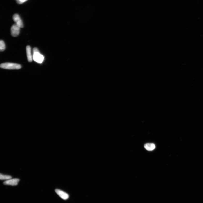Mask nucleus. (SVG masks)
<instances>
[{
    "instance_id": "8",
    "label": "nucleus",
    "mask_w": 203,
    "mask_h": 203,
    "mask_svg": "<svg viewBox=\"0 0 203 203\" xmlns=\"http://www.w3.org/2000/svg\"><path fill=\"white\" fill-rule=\"evenodd\" d=\"M144 147L148 151H153L155 148V146L153 143L146 144Z\"/></svg>"
},
{
    "instance_id": "1",
    "label": "nucleus",
    "mask_w": 203,
    "mask_h": 203,
    "mask_svg": "<svg viewBox=\"0 0 203 203\" xmlns=\"http://www.w3.org/2000/svg\"><path fill=\"white\" fill-rule=\"evenodd\" d=\"M33 52V57L34 61L38 63H42L44 61V57L41 54L39 50L37 48H34Z\"/></svg>"
},
{
    "instance_id": "3",
    "label": "nucleus",
    "mask_w": 203,
    "mask_h": 203,
    "mask_svg": "<svg viewBox=\"0 0 203 203\" xmlns=\"http://www.w3.org/2000/svg\"><path fill=\"white\" fill-rule=\"evenodd\" d=\"M21 28L16 24L13 25L11 28V33L13 37H16L18 36L20 33Z\"/></svg>"
},
{
    "instance_id": "7",
    "label": "nucleus",
    "mask_w": 203,
    "mask_h": 203,
    "mask_svg": "<svg viewBox=\"0 0 203 203\" xmlns=\"http://www.w3.org/2000/svg\"><path fill=\"white\" fill-rule=\"evenodd\" d=\"M26 50L27 59L28 62H31L32 61L33 57L32 55L31 49L30 46H28L26 47Z\"/></svg>"
},
{
    "instance_id": "11",
    "label": "nucleus",
    "mask_w": 203,
    "mask_h": 203,
    "mask_svg": "<svg viewBox=\"0 0 203 203\" xmlns=\"http://www.w3.org/2000/svg\"><path fill=\"white\" fill-rule=\"evenodd\" d=\"M27 1L28 0H16L17 4H23Z\"/></svg>"
},
{
    "instance_id": "4",
    "label": "nucleus",
    "mask_w": 203,
    "mask_h": 203,
    "mask_svg": "<svg viewBox=\"0 0 203 203\" xmlns=\"http://www.w3.org/2000/svg\"><path fill=\"white\" fill-rule=\"evenodd\" d=\"M13 19L15 22V24L20 28L23 27V21L20 16L17 14L14 15L13 17Z\"/></svg>"
},
{
    "instance_id": "6",
    "label": "nucleus",
    "mask_w": 203,
    "mask_h": 203,
    "mask_svg": "<svg viewBox=\"0 0 203 203\" xmlns=\"http://www.w3.org/2000/svg\"><path fill=\"white\" fill-rule=\"evenodd\" d=\"M55 191L57 194L62 199L64 200L68 199L69 197L68 193L59 189H56Z\"/></svg>"
},
{
    "instance_id": "9",
    "label": "nucleus",
    "mask_w": 203,
    "mask_h": 203,
    "mask_svg": "<svg viewBox=\"0 0 203 203\" xmlns=\"http://www.w3.org/2000/svg\"><path fill=\"white\" fill-rule=\"evenodd\" d=\"M12 177L10 176L3 175L1 174L0 175V179L1 180H8L12 179Z\"/></svg>"
},
{
    "instance_id": "10",
    "label": "nucleus",
    "mask_w": 203,
    "mask_h": 203,
    "mask_svg": "<svg viewBox=\"0 0 203 203\" xmlns=\"http://www.w3.org/2000/svg\"><path fill=\"white\" fill-rule=\"evenodd\" d=\"M6 48L4 42L2 40L0 41V50L2 52L5 50Z\"/></svg>"
},
{
    "instance_id": "2",
    "label": "nucleus",
    "mask_w": 203,
    "mask_h": 203,
    "mask_svg": "<svg viewBox=\"0 0 203 203\" xmlns=\"http://www.w3.org/2000/svg\"><path fill=\"white\" fill-rule=\"evenodd\" d=\"M0 67L2 69H19L21 68V66L20 64L11 63H2Z\"/></svg>"
},
{
    "instance_id": "5",
    "label": "nucleus",
    "mask_w": 203,
    "mask_h": 203,
    "mask_svg": "<svg viewBox=\"0 0 203 203\" xmlns=\"http://www.w3.org/2000/svg\"><path fill=\"white\" fill-rule=\"evenodd\" d=\"M20 180L18 179H11L6 181L3 183V184L5 185L15 186L18 185Z\"/></svg>"
}]
</instances>
